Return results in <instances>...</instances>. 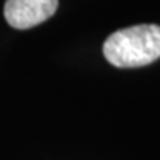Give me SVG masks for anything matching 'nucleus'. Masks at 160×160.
Masks as SVG:
<instances>
[{"instance_id": "1", "label": "nucleus", "mask_w": 160, "mask_h": 160, "mask_svg": "<svg viewBox=\"0 0 160 160\" xmlns=\"http://www.w3.org/2000/svg\"><path fill=\"white\" fill-rule=\"evenodd\" d=\"M105 59L119 68H137L160 58V25L141 24L122 28L104 42Z\"/></svg>"}, {"instance_id": "2", "label": "nucleus", "mask_w": 160, "mask_h": 160, "mask_svg": "<svg viewBox=\"0 0 160 160\" xmlns=\"http://www.w3.org/2000/svg\"><path fill=\"white\" fill-rule=\"evenodd\" d=\"M58 0H6L5 18L17 30L33 28L57 12Z\"/></svg>"}]
</instances>
